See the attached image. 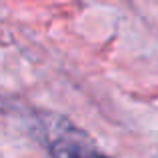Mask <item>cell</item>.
I'll return each mask as SVG.
<instances>
[{
	"label": "cell",
	"instance_id": "1",
	"mask_svg": "<svg viewBox=\"0 0 158 158\" xmlns=\"http://www.w3.org/2000/svg\"><path fill=\"white\" fill-rule=\"evenodd\" d=\"M42 130V144H46L48 154L52 156H96L102 150L84 130L76 128L62 116L44 114L38 122Z\"/></svg>",
	"mask_w": 158,
	"mask_h": 158
}]
</instances>
